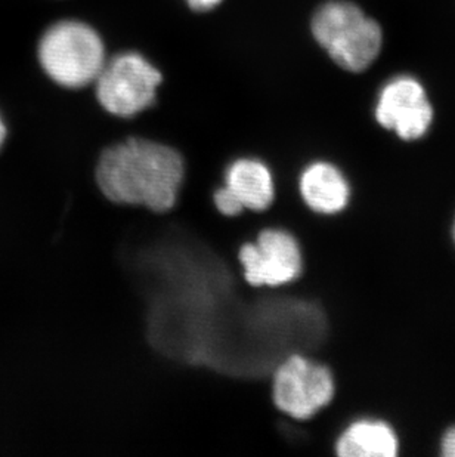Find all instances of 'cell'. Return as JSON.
<instances>
[{
	"mask_svg": "<svg viewBox=\"0 0 455 457\" xmlns=\"http://www.w3.org/2000/svg\"><path fill=\"white\" fill-rule=\"evenodd\" d=\"M224 184L240 200L245 211L261 213L275 200V178L265 160L253 155H241L228 164Z\"/></svg>",
	"mask_w": 455,
	"mask_h": 457,
	"instance_id": "obj_9",
	"label": "cell"
},
{
	"mask_svg": "<svg viewBox=\"0 0 455 457\" xmlns=\"http://www.w3.org/2000/svg\"><path fill=\"white\" fill-rule=\"evenodd\" d=\"M6 139H8V128H6V123H4V116L0 114V150L4 148Z\"/></svg>",
	"mask_w": 455,
	"mask_h": 457,
	"instance_id": "obj_14",
	"label": "cell"
},
{
	"mask_svg": "<svg viewBox=\"0 0 455 457\" xmlns=\"http://www.w3.org/2000/svg\"><path fill=\"white\" fill-rule=\"evenodd\" d=\"M95 82L103 112L130 120L154 104L161 74L144 56L128 52L105 61Z\"/></svg>",
	"mask_w": 455,
	"mask_h": 457,
	"instance_id": "obj_5",
	"label": "cell"
},
{
	"mask_svg": "<svg viewBox=\"0 0 455 457\" xmlns=\"http://www.w3.org/2000/svg\"><path fill=\"white\" fill-rule=\"evenodd\" d=\"M245 285L284 287L301 278L305 258L301 242L290 229L265 227L254 240L241 245L236 253Z\"/></svg>",
	"mask_w": 455,
	"mask_h": 457,
	"instance_id": "obj_6",
	"label": "cell"
},
{
	"mask_svg": "<svg viewBox=\"0 0 455 457\" xmlns=\"http://www.w3.org/2000/svg\"><path fill=\"white\" fill-rule=\"evenodd\" d=\"M439 453L443 457H455V425L448 428L439 440Z\"/></svg>",
	"mask_w": 455,
	"mask_h": 457,
	"instance_id": "obj_12",
	"label": "cell"
},
{
	"mask_svg": "<svg viewBox=\"0 0 455 457\" xmlns=\"http://www.w3.org/2000/svg\"><path fill=\"white\" fill-rule=\"evenodd\" d=\"M310 29L319 46L349 73L368 70L382 54V26L349 0L321 4Z\"/></svg>",
	"mask_w": 455,
	"mask_h": 457,
	"instance_id": "obj_2",
	"label": "cell"
},
{
	"mask_svg": "<svg viewBox=\"0 0 455 457\" xmlns=\"http://www.w3.org/2000/svg\"><path fill=\"white\" fill-rule=\"evenodd\" d=\"M186 2H188L189 6L193 9L209 11V9L216 8L222 0H186Z\"/></svg>",
	"mask_w": 455,
	"mask_h": 457,
	"instance_id": "obj_13",
	"label": "cell"
},
{
	"mask_svg": "<svg viewBox=\"0 0 455 457\" xmlns=\"http://www.w3.org/2000/svg\"><path fill=\"white\" fill-rule=\"evenodd\" d=\"M337 376L328 362L306 354H290L271 373L275 409L296 422H310L330 409L337 397Z\"/></svg>",
	"mask_w": 455,
	"mask_h": 457,
	"instance_id": "obj_3",
	"label": "cell"
},
{
	"mask_svg": "<svg viewBox=\"0 0 455 457\" xmlns=\"http://www.w3.org/2000/svg\"><path fill=\"white\" fill-rule=\"evenodd\" d=\"M39 61L54 82L76 89L95 82L105 64V51L92 27L69 20L47 29L40 39Z\"/></svg>",
	"mask_w": 455,
	"mask_h": 457,
	"instance_id": "obj_4",
	"label": "cell"
},
{
	"mask_svg": "<svg viewBox=\"0 0 455 457\" xmlns=\"http://www.w3.org/2000/svg\"><path fill=\"white\" fill-rule=\"evenodd\" d=\"M296 188L306 211L324 220L342 215L352 199L346 173L331 160L306 162L297 175Z\"/></svg>",
	"mask_w": 455,
	"mask_h": 457,
	"instance_id": "obj_8",
	"label": "cell"
},
{
	"mask_svg": "<svg viewBox=\"0 0 455 457\" xmlns=\"http://www.w3.org/2000/svg\"><path fill=\"white\" fill-rule=\"evenodd\" d=\"M185 178V160L159 139L129 135L99 153L95 181L114 204L166 213L177 204Z\"/></svg>",
	"mask_w": 455,
	"mask_h": 457,
	"instance_id": "obj_1",
	"label": "cell"
},
{
	"mask_svg": "<svg viewBox=\"0 0 455 457\" xmlns=\"http://www.w3.org/2000/svg\"><path fill=\"white\" fill-rule=\"evenodd\" d=\"M211 204L215 206L216 212L224 218H238L247 212L240 204V200L236 199V195L225 184L213 191Z\"/></svg>",
	"mask_w": 455,
	"mask_h": 457,
	"instance_id": "obj_11",
	"label": "cell"
},
{
	"mask_svg": "<svg viewBox=\"0 0 455 457\" xmlns=\"http://www.w3.org/2000/svg\"><path fill=\"white\" fill-rule=\"evenodd\" d=\"M400 447L395 429L382 419H358L333 438V453L339 457H396Z\"/></svg>",
	"mask_w": 455,
	"mask_h": 457,
	"instance_id": "obj_10",
	"label": "cell"
},
{
	"mask_svg": "<svg viewBox=\"0 0 455 457\" xmlns=\"http://www.w3.org/2000/svg\"><path fill=\"white\" fill-rule=\"evenodd\" d=\"M374 119L402 141H418L434 125V104L421 80L410 74H398L378 89Z\"/></svg>",
	"mask_w": 455,
	"mask_h": 457,
	"instance_id": "obj_7",
	"label": "cell"
},
{
	"mask_svg": "<svg viewBox=\"0 0 455 457\" xmlns=\"http://www.w3.org/2000/svg\"><path fill=\"white\" fill-rule=\"evenodd\" d=\"M451 236H452V243H454V246H455V216H454V222H452Z\"/></svg>",
	"mask_w": 455,
	"mask_h": 457,
	"instance_id": "obj_15",
	"label": "cell"
}]
</instances>
